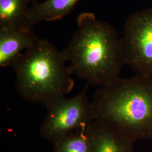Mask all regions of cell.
I'll use <instances>...</instances> for the list:
<instances>
[{
	"label": "cell",
	"mask_w": 152,
	"mask_h": 152,
	"mask_svg": "<svg viewBox=\"0 0 152 152\" xmlns=\"http://www.w3.org/2000/svg\"><path fill=\"white\" fill-rule=\"evenodd\" d=\"M80 0H46L39 2L33 1L29 7L28 26L40 22L58 20L70 14Z\"/></svg>",
	"instance_id": "ba28073f"
},
{
	"label": "cell",
	"mask_w": 152,
	"mask_h": 152,
	"mask_svg": "<svg viewBox=\"0 0 152 152\" xmlns=\"http://www.w3.org/2000/svg\"><path fill=\"white\" fill-rule=\"evenodd\" d=\"M89 127L72 132L53 142V152H95L94 141Z\"/></svg>",
	"instance_id": "30bf717a"
},
{
	"label": "cell",
	"mask_w": 152,
	"mask_h": 152,
	"mask_svg": "<svg viewBox=\"0 0 152 152\" xmlns=\"http://www.w3.org/2000/svg\"><path fill=\"white\" fill-rule=\"evenodd\" d=\"M66 63L62 51L39 38L11 65L18 94L27 101L45 106L65 96L75 84Z\"/></svg>",
	"instance_id": "3957f363"
},
{
	"label": "cell",
	"mask_w": 152,
	"mask_h": 152,
	"mask_svg": "<svg viewBox=\"0 0 152 152\" xmlns=\"http://www.w3.org/2000/svg\"><path fill=\"white\" fill-rule=\"evenodd\" d=\"M89 130L94 141L95 152H133L136 140L108 123L95 120Z\"/></svg>",
	"instance_id": "52a82bcc"
},
{
	"label": "cell",
	"mask_w": 152,
	"mask_h": 152,
	"mask_svg": "<svg viewBox=\"0 0 152 152\" xmlns=\"http://www.w3.org/2000/svg\"><path fill=\"white\" fill-rule=\"evenodd\" d=\"M86 88L73 98H59L45 106L47 113L39 128L41 135L52 142L72 132L87 129L95 120Z\"/></svg>",
	"instance_id": "277c9868"
},
{
	"label": "cell",
	"mask_w": 152,
	"mask_h": 152,
	"mask_svg": "<svg viewBox=\"0 0 152 152\" xmlns=\"http://www.w3.org/2000/svg\"><path fill=\"white\" fill-rule=\"evenodd\" d=\"M121 38L125 64L137 74L152 76V7L132 14Z\"/></svg>",
	"instance_id": "5b68a950"
},
{
	"label": "cell",
	"mask_w": 152,
	"mask_h": 152,
	"mask_svg": "<svg viewBox=\"0 0 152 152\" xmlns=\"http://www.w3.org/2000/svg\"><path fill=\"white\" fill-rule=\"evenodd\" d=\"M38 39L32 29L0 27V66H11L16 59Z\"/></svg>",
	"instance_id": "8992f818"
},
{
	"label": "cell",
	"mask_w": 152,
	"mask_h": 152,
	"mask_svg": "<svg viewBox=\"0 0 152 152\" xmlns=\"http://www.w3.org/2000/svg\"><path fill=\"white\" fill-rule=\"evenodd\" d=\"M68 46L62 50L71 75L103 86L119 77L125 64L122 38L108 23L82 12Z\"/></svg>",
	"instance_id": "6da1fadb"
},
{
	"label": "cell",
	"mask_w": 152,
	"mask_h": 152,
	"mask_svg": "<svg viewBox=\"0 0 152 152\" xmlns=\"http://www.w3.org/2000/svg\"><path fill=\"white\" fill-rule=\"evenodd\" d=\"M33 0H0V27L32 29L28 26L29 4Z\"/></svg>",
	"instance_id": "9c48e42d"
},
{
	"label": "cell",
	"mask_w": 152,
	"mask_h": 152,
	"mask_svg": "<svg viewBox=\"0 0 152 152\" xmlns=\"http://www.w3.org/2000/svg\"><path fill=\"white\" fill-rule=\"evenodd\" d=\"M95 120L134 138H152V76L119 77L96 90L91 101Z\"/></svg>",
	"instance_id": "7a4b0ae2"
}]
</instances>
